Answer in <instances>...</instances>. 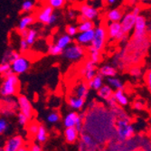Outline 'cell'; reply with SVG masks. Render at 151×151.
Instances as JSON below:
<instances>
[{"label": "cell", "mask_w": 151, "mask_h": 151, "mask_svg": "<svg viewBox=\"0 0 151 151\" xmlns=\"http://www.w3.org/2000/svg\"><path fill=\"white\" fill-rule=\"evenodd\" d=\"M3 78L4 81L0 86V95L5 98L16 95L19 90V80L17 75L12 72Z\"/></svg>", "instance_id": "1"}, {"label": "cell", "mask_w": 151, "mask_h": 151, "mask_svg": "<svg viewBox=\"0 0 151 151\" xmlns=\"http://www.w3.org/2000/svg\"><path fill=\"white\" fill-rule=\"evenodd\" d=\"M108 37L107 33V25L102 24L94 28V37L91 45L98 51H102Z\"/></svg>", "instance_id": "2"}, {"label": "cell", "mask_w": 151, "mask_h": 151, "mask_svg": "<svg viewBox=\"0 0 151 151\" xmlns=\"http://www.w3.org/2000/svg\"><path fill=\"white\" fill-rule=\"evenodd\" d=\"M84 52L85 50L83 46L76 43L68 45L65 49H63L62 55L68 61L78 62L84 56Z\"/></svg>", "instance_id": "3"}, {"label": "cell", "mask_w": 151, "mask_h": 151, "mask_svg": "<svg viewBox=\"0 0 151 151\" xmlns=\"http://www.w3.org/2000/svg\"><path fill=\"white\" fill-rule=\"evenodd\" d=\"M134 128L129 123V119H119L116 124V134L120 139H128L134 135Z\"/></svg>", "instance_id": "4"}, {"label": "cell", "mask_w": 151, "mask_h": 151, "mask_svg": "<svg viewBox=\"0 0 151 151\" xmlns=\"http://www.w3.org/2000/svg\"><path fill=\"white\" fill-rule=\"evenodd\" d=\"M30 66L31 63L27 57L20 54L16 60H14L11 63V70L15 74L20 75L28 71L30 69Z\"/></svg>", "instance_id": "5"}, {"label": "cell", "mask_w": 151, "mask_h": 151, "mask_svg": "<svg viewBox=\"0 0 151 151\" xmlns=\"http://www.w3.org/2000/svg\"><path fill=\"white\" fill-rule=\"evenodd\" d=\"M147 22L144 16L139 15L137 17L133 28V38L140 39V38L147 37Z\"/></svg>", "instance_id": "6"}, {"label": "cell", "mask_w": 151, "mask_h": 151, "mask_svg": "<svg viewBox=\"0 0 151 151\" xmlns=\"http://www.w3.org/2000/svg\"><path fill=\"white\" fill-rule=\"evenodd\" d=\"M17 105L20 112L31 119L34 115V109L29 99L24 95H19L17 98Z\"/></svg>", "instance_id": "7"}, {"label": "cell", "mask_w": 151, "mask_h": 151, "mask_svg": "<svg viewBox=\"0 0 151 151\" xmlns=\"http://www.w3.org/2000/svg\"><path fill=\"white\" fill-rule=\"evenodd\" d=\"M136 16L132 12L126 13L125 15H123L121 20H120V24L122 27V31L124 34L129 35L134 28L135 22H136Z\"/></svg>", "instance_id": "8"}, {"label": "cell", "mask_w": 151, "mask_h": 151, "mask_svg": "<svg viewBox=\"0 0 151 151\" xmlns=\"http://www.w3.org/2000/svg\"><path fill=\"white\" fill-rule=\"evenodd\" d=\"M107 33L109 38L116 41H119L124 35L119 22H111V24L107 25Z\"/></svg>", "instance_id": "9"}, {"label": "cell", "mask_w": 151, "mask_h": 151, "mask_svg": "<svg viewBox=\"0 0 151 151\" xmlns=\"http://www.w3.org/2000/svg\"><path fill=\"white\" fill-rule=\"evenodd\" d=\"M24 141L22 136H15L6 140L4 146L5 151H18L22 147H24Z\"/></svg>", "instance_id": "10"}, {"label": "cell", "mask_w": 151, "mask_h": 151, "mask_svg": "<svg viewBox=\"0 0 151 151\" xmlns=\"http://www.w3.org/2000/svg\"><path fill=\"white\" fill-rule=\"evenodd\" d=\"M81 74L84 77L85 81H91L96 74H97V68H96V63L91 60H88L83 67L81 69Z\"/></svg>", "instance_id": "11"}, {"label": "cell", "mask_w": 151, "mask_h": 151, "mask_svg": "<svg viewBox=\"0 0 151 151\" xmlns=\"http://www.w3.org/2000/svg\"><path fill=\"white\" fill-rule=\"evenodd\" d=\"M93 37H94V29L84 31V32H79L76 35V43L82 46L91 45Z\"/></svg>", "instance_id": "12"}, {"label": "cell", "mask_w": 151, "mask_h": 151, "mask_svg": "<svg viewBox=\"0 0 151 151\" xmlns=\"http://www.w3.org/2000/svg\"><path fill=\"white\" fill-rule=\"evenodd\" d=\"M79 9L81 11V15L83 16L88 20H93L95 18H97L99 15L98 10L88 4H81Z\"/></svg>", "instance_id": "13"}, {"label": "cell", "mask_w": 151, "mask_h": 151, "mask_svg": "<svg viewBox=\"0 0 151 151\" xmlns=\"http://www.w3.org/2000/svg\"><path fill=\"white\" fill-rule=\"evenodd\" d=\"M53 14V8L49 6L48 4L45 5V6L42 7L39 11V13L37 14V20L44 24H48V22L50 20L51 16Z\"/></svg>", "instance_id": "14"}, {"label": "cell", "mask_w": 151, "mask_h": 151, "mask_svg": "<svg viewBox=\"0 0 151 151\" xmlns=\"http://www.w3.org/2000/svg\"><path fill=\"white\" fill-rule=\"evenodd\" d=\"M19 33H20L21 37L26 40V42L29 46H32L35 44L38 36V32L35 28H27V29L19 31Z\"/></svg>", "instance_id": "15"}, {"label": "cell", "mask_w": 151, "mask_h": 151, "mask_svg": "<svg viewBox=\"0 0 151 151\" xmlns=\"http://www.w3.org/2000/svg\"><path fill=\"white\" fill-rule=\"evenodd\" d=\"M123 15H124V13L121 8H115L108 11L105 17L108 22H120Z\"/></svg>", "instance_id": "16"}, {"label": "cell", "mask_w": 151, "mask_h": 151, "mask_svg": "<svg viewBox=\"0 0 151 151\" xmlns=\"http://www.w3.org/2000/svg\"><path fill=\"white\" fill-rule=\"evenodd\" d=\"M78 136H79V131L74 127L65 128L64 138L68 143H71V144L75 143L78 139Z\"/></svg>", "instance_id": "17"}, {"label": "cell", "mask_w": 151, "mask_h": 151, "mask_svg": "<svg viewBox=\"0 0 151 151\" xmlns=\"http://www.w3.org/2000/svg\"><path fill=\"white\" fill-rule=\"evenodd\" d=\"M89 89L90 88L88 86V83H86V82H81L75 87L74 95L82 99H86L89 96Z\"/></svg>", "instance_id": "18"}, {"label": "cell", "mask_w": 151, "mask_h": 151, "mask_svg": "<svg viewBox=\"0 0 151 151\" xmlns=\"http://www.w3.org/2000/svg\"><path fill=\"white\" fill-rule=\"evenodd\" d=\"M112 96L115 99L117 104H119V106H127L129 104V99L123 90H115Z\"/></svg>", "instance_id": "19"}, {"label": "cell", "mask_w": 151, "mask_h": 151, "mask_svg": "<svg viewBox=\"0 0 151 151\" xmlns=\"http://www.w3.org/2000/svg\"><path fill=\"white\" fill-rule=\"evenodd\" d=\"M98 73H100L102 77H106V78L115 77L117 75V69L112 65L105 64L100 68Z\"/></svg>", "instance_id": "20"}, {"label": "cell", "mask_w": 151, "mask_h": 151, "mask_svg": "<svg viewBox=\"0 0 151 151\" xmlns=\"http://www.w3.org/2000/svg\"><path fill=\"white\" fill-rule=\"evenodd\" d=\"M35 21V18L34 16L32 15H28V16H24L23 17L18 24V31H22L24 29H27L30 25H32Z\"/></svg>", "instance_id": "21"}, {"label": "cell", "mask_w": 151, "mask_h": 151, "mask_svg": "<svg viewBox=\"0 0 151 151\" xmlns=\"http://www.w3.org/2000/svg\"><path fill=\"white\" fill-rule=\"evenodd\" d=\"M102 85H103V77L100 73H97L91 81H88L89 88L94 91H98Z\"/></svg>", "instance_id": "22"}, {"label": "cell", "mask_w": 151, "mask_h": 151, "mask_svg": "<svg viewBox=\"0 0 151 151\" xmlns=\"http://www.w3.org/2000/svg\"><path fill=\"white\" fill-rule=\"evenodd\" d=\"M85 99H82L77 96H72L68 100V104L73 109H81L84 106Z\"/></svg>", "instance_id": "23"}, {"label": "cell", "mask_w": 151, "mask_h": 151, "mask_svg": "<svg viewBox=\"0 0 151 151\" xmlns=\"http://www.w3.org/2000/svg\"><path fill=\"white\" fill-rule=\"evenodd\" d=\"M98 96L104 100V101H107L108 99H109L111 97H112L113 95V91H112V88L109 86V85H102L98 91Z\"/></svg>", "instance_id": "24"}, {"label": "cell", "mask_w": 151, "mask_h": 151, "mask_svg": "<svg viewBox=\"0 0 151 151\" xmlns=\"http://www.w3.org/2000/svg\"><path fill=\"white\" fill-rule=\"evenodd\" d=\"M47 137H48V135H47L46 128L44 125H39L38 131H37L36 135L35 136V140L40 144H43L47 140Z\"/></svg>", "instance_id": "25"}, {"label": "cell", "mask_w": 151, "mask_h": 151, "mask_svg": "<svg viewBox=\"0 0 151 151\" xmlns=\"http://www.w3.org/2000/svg\"><path fill=\"white\" fill-rule=\"evenodd\" d=\"M19 55H20V53L17 52V51H14V50L6 51L4 52L3 56L1 58V63H8L11 64V63L14 60H16Z\"/></svg>", "instance_id": "26"}, {"label": "cell", "mask_w": 151, "mask_h": 151, "mask_svg": "<svg viewBox=\"0 0 151 151\" xmlns=\"http://www.w3.org/2000/svg\"><path fill=\"white\" fill-rule=\"evenodd\" d=\"M72 42H73L72 37L66 34V35H61V36L56 40L55 45H58L60 48H62V49L63 50V49H65L68 45H70L72 44Z\"/></svg>", "instance_id": "27"}, {"label": "cell", "mask_w": 151, "mask_h": 151, "mask_svg": "<svg viewBox=\"0 0 151 151\" xmlns=\"http://www.w3.org/2000/svg\"><path fill=\"white\" fill-rule=\"evenodd\" d=\"M78 116V113L75 111H72L68 113L64 119H63V125L65 128H71V127H74L75 125V120L76 118Z\"/></svg>", "instance_id": "28"}, {"label": "cell", "mask_w": 151, "mask_h": 151, "mask_svg": "<svg viewBox=\"0 0 151 151\" xmlns=\"http://www.w3.org/2000/svg\"><path fill=\"white\" fill-rule=\"evenodd\" d=\"M107 82H108V85H109L115 90H119V89L124 90V84H123L122 81L116 76L107 78Z\"/></svg>", "instance_id": "29"}, {"label": "cell", "mask_w": 151, "mask_h": 151, "mask_svg": "<svg viewBox=\"0 0 151 151\" xmlns=\"http://www.w3.org/2000/svg\"><path fill=\"white\" fill-rule=\"evenodd\" d=\"M77 27H78V31L79 32H84V31L94 29L95 28V24L92 22V20H86L84 22L80 23Z\"/></svg>", "instance_id": "30"}, {"label": "cell", "mask_w": 151, "mask_h": 151, "mask_svg": "<svg viewBox=\"0 0 151 151\" xmlns=\"http://www.w3.org/2000/svg\"><path fill=\"white\" fill-rule=\"evenodd\" d=\"M88 51H89V53H90V60L92 61L95 63H99L100 59H101V52L98 51V50H96L95 48H93L91 45H89Z\"/></svg>", "instance_id": "31"}, {"label": "cell", "mask_w": 151, "mask_h": 151, "mask_svg": "<svg viewBox=\"0 0 151 151\" xmlns=\"http://www.w3.org/2000/svg\"><path fill=\"white\" fill-rule=\"evenodd\" d=\"M34 8H35V3L32 0H25V1L23 2L21 6V10L24 13H30L34 10Z\"/></svg>", "instance_id": "32"}, {"label": "cell", "mask_w": 151, "mask_h": 151, "mask_svg": "<svg viewBox=\"0 0 151 151\" xmlns=\"http://www.w3.org/2000/svg\"><path fill=\"white\" fill-rule=\"evenodd\" d=\"M63 49L60 48L58 45H56L55 44L53 45H50L48 46V53L51 54V55H53V56H57V55H61L63 53Z\"/></svg>", "instance_id": "33"}, {"label": "cell", "mask_w": 151, "mask_h": 151, "mask_svg": "<svg viewBox=\"0 0 151 151\" xmlns=\"http://www.w3.org/2000/svg\"><path fill=\"white\" fill-rule=\"evenodd\" d=\"M27 125H28V126H27V132H28V134L31 137H35L36 135L37 131H38L39 124L35 121H32V122L28 123Z\"/></svg>", "instance_id": "34"}, {"label": "cell", "mask_w": 151, "mask_h": 151, "mask_svg": "<svg viewBox=\"0 0 151 151\" xmlns=\"http://www.w3.org/2000/svg\"><path fill=\"white\" fill-rule=\"evenodd\" d=\"M12 73L11 64L8 63H1L0 62V75L5 77L8 73Z\"/></svg>", "instance_id": "35"}, {"label": "cell", "mask_w": 151, "mask_h": 151, "mask_svg": "<svg viewBox=\"0 0 151 151\" xmlns=\"http://www.w3.org/2000/svg\"><path fill=\"white\" fill-rule=\"evenodd\" d=\"M65 0H47V4L51 6L53 9H60L64 6Z\"/></svg>", "instance_id": "36"}, {"label": "cell", "mask_w": 151, "mask_h": 151, "mask_svg": "<svg viewBox=\"0 0 151 151\" xmlns=\"http://www.w3.org/2000/svg\"><path fill=\"white\" fill-rule=\"evenodd\" d=\"M83 115L82 114H78L77 118H76V120H75V125H74V128L79 131V132H81V130L83 129Z\"/></svg>", "instance_id": "37"}, {"label": "cell", "mask_w": 151, "mask_h": 151, "mask_svg": "<svg viewBox=\"0 0 151 151\" xmlns=\"http://www.w3.org/2000/svg\"><path fill=\"white\" fill-rule=\"evenodd\" d=\"M60 119H61L60 114L57 111H52L50 114H48V116H47V121L49 123H52V124L59 122Z\"/></svg>", "instance_id": "38"}, {"label": "cell", "mask_w": 151, "mask_h": 151, "mask_svg": "<svg viewBox=\"0 0 151 151\" xmlns=\"http://www.w3.org/2000/svg\"><path fill=\"white\" fill-rule=\"evenodd\" d=\"M129 74L134 78H139L142 75L141 68L139 66H132L129 69Z\"/></svg>", "instance_id": "39"}, {"label": "cell", "mask_w": 151, "mask_h": 151, "mask_svg": "<svg viewBox=\"0 0 151 151\" xmlns=\"http://www.w3.org/2000/svg\"><path fill=\"white\" fill-rule=\"evenodd\" d=\"M65 32L68 35H70L71 37L76 36V35L79 33L78 27L75 25H67L66 28H65Z\"/></svg>", "instance_id": "40"}, {"label": "cell", "mask_w": 151, "mask_h": 151, "mask_svg": "<svg viewBox=\"0 0 151 151\" xmlns=\"http://www.w3.org/2000/svg\"><path fill=\"white\" fill-rule=\"evenodd\" d=\"M17 120H18V123L21 126H26L27 124H28V122H29L30 119L27 118L25 115H24L23 113L19 112L18 115H17Z\"/></svg>", "instance_id": "41"}, {"label": "cell", "mask_w": 151, "mask_h": 151, "mask_svg": "<svg viewBox=\"0 0 151 151\" xmlns=\"http://www.w3.org/2000/svg\"><path fill=\"white\" fill-rule=\"evenodd\" d=\"M29 45H28V44H27V42H26V40L24 39V38H23V37H21V39H20V42H19V48H20V52H27L29 50Z\"/></svg>", "instance_id": "42"}, {"label": "cell", "mask_w": 151, "mask_h": 151, "mask_svg": "<svg viewBox=\"0 0 151 151\" xmlns=\"http://www.w3.org/2000/svg\"><path fill=\"white\" fill-rule=\"evenodd\" d=\"M7 129H8V122L5 119L1 118L0 119V134L5 133Z\"/></svg>", "instance_id": "43"}, {"label": "cell", "mask_w": 151, "mask_h": 151, "mask_svg": "<svg viewBox=\"0 0 151 151\" xmlns=\"http://www.w3.org/2000/svg\"><path fill=\"white\" fill-rule=\"evenodd\" d=\"M145 81H146V83L147 85L148 90L151 92V69L147 71V73L145 74Z\"/></svg>", "instance_id": "44"}, {"label": "cell", "mask_w": 151, "mask_h": 151, "mask_svg": "<svg viewBox=\"0 0 151 151\" xmlns=\"http://www.w3.org/2000/svg\"><path fill=\"white\" fill-rule=\"evenodd\" d=\"M28 151H42V147L38 144H33L28 147Z\"/></svg>", "instance_id": "45"}, {"label": "cell", "mask_w": 151, "mask_h": 151, "mask_svg": "<svg viewBox=\"0 0 151 151\" xmlns=\"http://www.w3.org/2000/svg\"><path fill=\"white\" fill-rule=\"evenodd\" d=\"M134 15L136 16V17H138V16H139L140 15V12H141V7L139 6H135L134 7H133V9H132V11H131Z\"/></svg>", "instance_id": "46"}, {"label": "cell", "mask_w": 151, "mask_h": 151, "mask_svg": "<svg viewBox=\"0 0 151 151\" xmlns=\"http://www.w3.org/2000/svg\"><path fill=\"white\" fill-rule=\"evenodd\" d=\"M56 21H57V16L53 13L52 15L51 16V17H50V20H49V22H48V25H52V24H55Z\"/></svg>", "instance_id": "47"}, {"label": "cell", "mask_w": 151, "mask_h": 151, "mask_svg": "<svg viewBox=\"0 0 151 151\" xmlns=\"http://www.w3.org/2000/svg\"><path fill=\"white\" fill-rule=\"evenodd\" d=\"M75 16H76V13H75V11L73 9H69V10H68V17H69V18L73 19V18L75 17Z\"/></svg>", "instance_id": "48"}, {"label": "cell", "mask_w": 151, "mask_h": 151, "mask_svg": "<svg viewBox=\"0 0 151 151\" xmlns=\"http://www.w3.org/2000/svg\"><path fill=\"white\" fill-rule=\"evenodd\" d=\"M134 108H135L136 109H138V111H140V109H142V108H143V105H142V103L139 102V101H136V102L134 103Z\"/></svg>", "instance_id": "49"}, {"label": "cell", "mask_w": 151, "mask_h": 151, "mask_svg": "<svg viewBox=\"0 0 151 151\" xmlns=\"http://www.w3.org/2000/svg\"><path fill=\"white\" fill-rule=\"evenodd\" d=\"M105 2L109 5H113L117 2V0H105Z\"/></svg>", "instance_id": "50"}, {"label": "cell", "mask_w": 151, "mask_h": 151, "mask_svg": "<svg viewBox=\"0 0 151 151\" xmlns=\"http://www.w3.org/2000/svg\"><path fill=\"white\" fill-rule=\"evenodd\" d=\"M128 2H129V5L134 6V5H136V4H137V2H138V0H128Z\"/></svg>", "instance_id": "51"}, {"label": "cell", "mask_w": 151, "mask_h": 151, "mask_svg": "<svg viewBox=\"0 0 151 151\" xmlns=\"http://www.w3.org/2000/svg\"><path fill=\"white\" fill-rule=\"evenodd\" d=\"M147 32L151 33V21L149 23H147Z\"/></svg>", "instance_id": "52"}, {"label": "cell", "mask_w": 151, "mask_h": 151, "mask_svg": "<svg viewBox=\"0 0 151 151\" xmlns=\"http://www.w3.org/2000/svg\"><path fill=\"white\" fill-rule=\"evenodd\" d=\"M18 151H28V148L25 147H22Z\"/></svg>", "instance_id": "53"}, {"label": "cell", "mask_w": 151, "mask_h": 151, "mask_svg": "<svg viewBox=\"0 0 151 151\" xmlns=\"http://www.w3.org/2000/svg\"><path fill=\"white\" fill-rule=\"evenodd\" d=\"M139 1L140 3H147V2L149 1V0H139Z\"/></svg>", "instance_id": "54"}, {"label": "cell", "mask_w": 151, "mask_h": 151, "mask_svg": "<svg viewBox=\"0 0 151 151\" xmlns=\"http://www.w3.org/2000/svg\"><path fill=\"white\" fill-rule=\"evenodd\" d=\"M148 40H149V43H150V45H151V33H150V35H149V38H148Z\"/></svg>", "instance_id": "55"}, {"label": "cell", "mask_w": 151, "mask_h": 151, "mask_svg": "<svg viewBox=\"0 0 151 151\" xmlns=\"http://www.w3.org/2000/svg\"><path fill=\"white\" fill-rule=\"evenodd\" d=\"M0 151H5V149H4V147H0Z\"/></svg>", "instance_id": "56"}, {"label": "cell", "mask_w": 151, "mask_h": 151, "mask_svg": "<svg viewBox=\"0 0 151 151\" xmlns=\"http://www.w3.org/2000/svg\"><path fill=\"white\" fill-rule=\"evenodd\" d=\"M65 1H71V0H65Z\"/></svg>", "instance_id": "57"}, {"label": "cell", "mask_w": 151, "mask_h": 151, "mask_svg": "<svg viewBox=\"0 0 151 151\" xmlns=\"http://www.w3.org/2000/svg\"><path fill=\"white\" fill-rule=\"evenodd\" d=\"M150 132H151V128H150Z\"/></svg>", "instance_id": "58"}]
</instances>
